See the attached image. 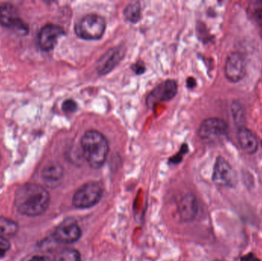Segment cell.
<instances>
[{
  "mask_svg": "<svg viewBox=\"0 0 262 261\" xmlns=\"http://www.w3.org/2000/svg\"><path fill=\"white\" fill-rule=\"evenodd\" d=\"M132 69L137 75H141L145 72L144 64L141 61H138L134 65H133Z\"/></svg>",
  "mask_w": 262,
  "mask_h": 261,
  "instance_id": "cell-23",
  "label": "cell"
},
{
  "mask_svg": "<svg viewBox=\"0 0 262 261\" xmlns=\"http://www.w3.org/2000/svg\"><path fill=\"white\" fill-rule=\"evenodd\" d=\"M50 196L46 188L37 184H28L16 193L15 205L19 212L27 216H38L47 209Z\"/></svg>",
  "mask_w": 262,
  "mask_h": 261,
  "instance_id": "cell-1",
  "label": "cell"
},
{
  "mask_svg": "<svg viewBox=\"0 0 262 261\" xmlns=\"http://www.w3.org/2000/svg\"><path fill=\"white\" fill-rule=\"evenodd\" d=\"M10 248V244L9 243L6 239H1L0 238V258L5 256Z\"/></svg>",
  "mask_w": 262,
  "mask_h": 261,
  "instance_id": "cell-22",
  "label": "cell"
},
{
  "mask_svg": "<svg viewBox=\"0 0 262 261\" xmlns=\"http://www.w3.org/2000/svg\"><path fill=\"white\" fill-rule=\"evenodd\" d=\"M247 13L249 18L262 29V1L251 2Z\"/></svg>",
  "mask_w": 262,
  "mask_h": 261,
  "instance_id": "cell-18",
  "label": "cell"
},
{
  "mask_svg": "<svg viewBox=\"0 0 262 261\" xmlns=\"http://www.w3.org/2000/svg\"><path fill=\"white\" fill-rule=\"evenodd\" d=\"M240 261H261L256 256H255V254H252V253H250V254H246V255L243 256L242 257L241 260Z\"/></svg>",
  "mask_w": 262,
  "mask_h": 261,
  "instance_id": "cell-24",
  "label": "cell"
},
{
  "mask_svg": "<svg viewBox=\"0 0 262 261\" xmlns=\"http://www.w3.org/2000/svg\"><path fill=\"white\" fill-rule=\"evenodd\" d=\"M77 104L73 100H66L62 104L63 111L66 113H73L76 110Z\"/></svg>",
  "mask_w": 262,
  "mask_h": 261,
  "instance_id": "cell-21",
  "label": "cell"
},
{
  "mask_svg": "<svg viewBox=\"0 0 262 261\" xmlns=\"http://www.w3.org/2000/svg\"><path fill=\"white\" fill-rule=\"evenodd\" d=\"M124 49L114 48L106 52L97 63V70L99 75H106L115 68L124 57Z\"/></svg>",
  "mask_w": 262,
  "mask_h": 261,
  "instance_id": "cell-12",
  "label": "cell"
},
{
  "mask_svg": "<svg viewBox=\"0 0 262 261\" xmlns=\"http://www.w3.org/2000/svg\"><path fill=\"white\" fill-rule=\"evenodd\" d=\"M81 237V230L74 219H69L60 224L55 231L54 238L61 244H72Z\"/></svg>",
  "mask_w": 262,
  "mask_h": 261,
  "instance_id": "cell-9",
  "label": "cell"
},
{
  "mask_svg": "<svg viewBox=\"0 0 262 261\" xmlns=\"http://www.w3.org/2000/svg\"><path fill=\"white\" fill-rule=\"evenodd\" d=\"M0 25L15 29L19 34L25 35L28 32L27 26L18 16V11L11 4L0 6Z\"/></svg>",
  "mask_w": 262,
  "mask_h": 261,
  "instance_id": "cell-10",
  "label": "cell"
},
{
  "mask_svg": "<svg viewBox=\"0 0 262 261\" xmlns=\"http://www.w3.org/2000/svg\"><path fill=\"white\" fill-rule=\"evenodd\" d=\"M106 29L104 18L97 14H89L75 25V33L84 40H98L103 36Z\"/></svg>",
  "mask_w": 262,
  "mask_h": 261,
  "instance_id": "cell-3",
  "label": "cell"
},
{
  "mask_svg": "<svg viewBox=\"0 0 262 261\" xmlns=\"http://www.w3.org/2000/svg\"><path fill=\"white\" fill-rule=\"evenodd\" d=\"M63 176V169L58 164L47 165L42 171V177L49 182H57Z\"/></svg>",
  "mask_w": 262,
  "mask_h": 261,
  "instance_id": "cell-17",
  "label": "cell"
},
{
  "mask_svg": "<svg viewBox=\"0 0 262 261\" xmlns=\"http://www.w3.org/2000/svg\"><path fill=\"white\" fill-rule=\"evenodd\" d=\"M238 144L243 152L247 154H255L258 150V142L254 133L246 127L238 128Z\"/></svg>",
  "mask_w": 262,
  "mask_h": 261,
  "instance_id": "cell-13",
  "label": "cell"
},
{
  "mask_svg": "<svg viewBox=\"0 0 262 261\" xmlns=\"http://www.w3.org/2000/svg\"><path fill=\"white\" fill-rule=\"evenodd\" d=\"M1 159H2L1 154H0V163H1Z\"/></svg>",
  "mask_w": 262,
  "mask_h": 261,
  "instance_id": "cell-27",
  "label": "cell"
},
{
  "mask_svg": "<svg viewBox=\"0 0 262 261\" xmlns=\"http://www.w3.org/2000/svg\"><path fill=\"white\" fill-rule=\"evenodd\" d=\"M124 15L129 21L137 23L141 17V9L139 3H132L127 5L124 11Z\"/></svg>",
  "mask_w": 262,
  "mask_h": 261,
  "instance_id": "cell-19",
  "label": "cell"
},
{
  "mask_svg": "<svg viewBox=\"0 0 262 261\" xmlns=\"http://www.w3.org/2000/svg\"><path fill=\"white\" fill-rule=\"evenodd\" d=\"M198 206L196 200L192 195H187L182 199L180 204V215L185 222H190L196 216Z\"/></svg>",
  "mask_w": 262,
  "mask_h": 261,
  "instance_id": "cell-14",
  "label": "cell"
},
{
  "mask_svg": "<svg viewBox=\"0 0 262 261\" xmlns=\"http://www.w3.org/2000/svg\"><path fill=\"white\" fill-rule=\"evenodd\" d=\"M178 85L173 80H166L156 87L146 98L148 107H155L159 103L170 101L177 95Z\"/></svg>",
  "mask_w": 262,
  "mask_h": 261,
  "instance_id": "cell-8",
  "label": "cell"
},
{
  "mask_svg": "<svg viewBox=\"0 0 262 261\" xmlns=\"http://www.w3.org/2000/svg\"><path fill=\"white\" fill-rule=\"evenodd\" d=\"M212 179L220 186L233 187L237 182L236 173L226 159L218 156L214 165Z\"/></svg>",
  "mask_w": 262,
  "mask_h": 261,
  "instance_id": "cell-7",
  "label": "cell"
},
{
  "mask_svg": "<svg viewBox=\"0 0 262 261\" xmlns=\"http://www.w3.org/2000/svg\"><path fill=\"white\" fill-rule=\"evenodd\" d=\"M229 125L224 120L217 117L208 118L200 124L198 134L200 139L207 144L220 142L227 136Z\"/></svg>",
  "mask_w": 262,
  "mask_h": 261,
  "instance_id": "cell-4",
  "label": "cell"
},
{
  "mask_svg": "<svg viewBox=\"0 0 262 261\" xmlns=\"http://www.w3.org/2000/svg\"><path fill=\"white\" fill-rule=\"evenodd\" d=\"M83 156L89 165L99 169L104 165L109 153V143L104 134L91 130L83 135L81 141Z\"/></svg>",
  "mask_w": 262,
  "mask_h": 261,
  "instance_id": "cell-2",
  "label": "cell"
},
{
  "mask_svg": "<svg viewBox=\"0 0 262 261\" xmlns=\"http://www.w3.org/2000/svg\"><path fill=\"white\" fill-rule=\"evenodd\" d=\"M186 82H187V87H189V88H193V87H195V85H196V81H195V78H188Z\"/></svg>",
  "mask_w": 262,
  "mask_h": 261,
  "instance_id": "cell-26",
  "label": "cell"
},
{
  "mask_svg": "<svg viewBox=\"0 0 262 261\" xmlns=\"http://www.w3.org/2000/svg\"><path fill=\"white\" fill-rule=\"evenodd\" d=\"M103 188L98 182L84 184L74 195L72 203L77 208H89L97 205L101 200Z\"/></svg>",
  "mask_w": 262,
  "mask_h": 261,
  "instance_id": "cell-5",
  "label": "cell"
},
{
  "mask_svg": "<svg viewBox=\"0 0 262 261\" xmlns=\"http://www.w3.org/2000/svg\"><path fill=\"white\" fill-rule=\"evenodd\" d=\"M64 34V29L61 26L54 24L46 25L38 34V44L43 51H52L56 45L58 38Z\"/></svg>",
  "mask_w": 262,
  "mask_h": 261,
  "instance_id": "cell-11",
  "label": "cell"
},
{
  "mask_svg": "<svg viewBox=\"0 0 262 261\" xmlns=\"http://www.w3.org/2000/svg\"><path fill=\"white\" fill-rule=\"evenodd\" d=\"M28 261H51L49 257L46 256L36 255L32 257Z\"/></svg>",
  "mask_w": 262,
  "mask_h": 261,
  "instance_id": "cell-25",
  "label": "cell"
},
{
  "mask_svg": "<svg viewBox=\"0 0 262 261\" xmlns=\"http://www.w3.org/2000/svg\"><path fill=\"white\" fill-rule=\"evenodd\" d=\"M247 65L243 54L238 52H231L225 64V76L232 83L241 81L246 75Z\"/></svg>",
  "mask_w": 262,
  "mask_h": 261,
  "instance_id": "cell-6",
  "label": "cell"
},
{
  "mask_svg": "<svg viewBox=\"0 0 262 261\" xmlns=\"http://www.w3.org/2000/svg\"><path fill=\"white\" fill-rule=\"evenodd\" d=\"M18 231V225L7 218H0V238L7 239L15 235Z\"/></svg>",
  "mask_w": 262,
  "mask_h": 261,
  "instance_id": "cell-16",
  "label": "cell"
},
{
  "mask_svg": "<svg viewBox=\"0 0 262 261\" xmlns=\"http://www.w3.org/2000/svg\"><path fill=\"white\" fill-rule=\"evenodd\" d=\"M81 254L77 250L66 248L60 251L55 257V261H81Z\"/></svg>",
  "mask_w": 262,
  "mask_h": 261,
  "instance_id": "cell-20",
  "label": "cell"
},
{
  "mask_svg": "<svg viewBox=\"0 0 262 261\" xmlns=\"http://www.w3.org/2000/svg\"><path fill=\"white\" fill-rule=\"evenodd\" d=\"M261 146H262V141H261Z\"/></svg>",
  "mask_w": 262,
  "mask_h": 261,
  "instance_id": "cell-28",
  "label": "cell"
},
{
  "mask_svg": "<svg viewBox=\"0 0 262 261\" xmlns=\"http://www.w3.org/2000/svg\"><path fill=\"white\" fill-rule=\"evenodd\" d=\"M231 111H232V118L234 123L238 128L246 127V110L244 106L240 103V101H234L231 106Z\"/></svg>",
  "mask_w": 262,
  "mask_h": 261,
  "instance_id": "cell-15",
  "label": "cell"
}]
</instances>
